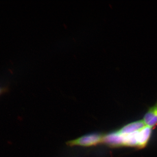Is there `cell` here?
Returning a JSON list of instances; mask_svg holds the SVG:
<instances>
[{
  "label": "cell",
  "mask_w": 157,
  "mask_h": 157,
  "mask_svg": "<svg viewBox=\"0 0 157 157\" xmlns=\"http://www.w3.org/2000/svg\"><path fill=\"white\" fill-rule=\"evenodd\" d=\"M151 130L146 126L132 133L124 134L116 131L104 135L102 143L111 147L124 146L143 148L150 139Z\"/></svg>",
  "instance_id": "1"
},
{
  "label": "cell",
  "mask_w": 157,
  "mask_h": 157,
  "mask_svg": "<svg viewBox=\"0 0 157 157\" xmlns=\"http://www.w3.org/2000/svg\"><path fill=\"white\" fill-rule=\"evenodd\" d=\"M104 135L98 132L90 133L67 142V145L70 147L79 146L91 147L97 146L102 143Z\"/></svg>",
  "instance_id": "2"
},
{
  "label": "cell",
  "mask_w": 157,
  "mask_h": 157,
  "mask_svg": "<svg viewBox=\"0 0 157 157\" xmlns=\"http://www.w3.org/2000/svg\"><path fill=\"white\" fill-rule=\"evenodd\" d=\"M144 122L147 127L152 129L157 125V102L153 107L150 108L144 117Z\"/></svg>",
  "instance_id": "3"
},
{
  "label": "cell",
  "mask_w": 157,
  "mask_h": 157,
  "mask_svg": "<svg viewBox=\"0 0 157 157\" xmlns=\"http://www.w3.org/2000/svg\"><path fill=\"white\" fill-rule=\"evenodd\" d=\"M146 126L143 120L138 121L128 124L117 131L119 133L124 134L132 133L139 131Z\"/></svg>",
  "instance_id": "4"
},
{
  "label": "cell",
  "mask_w": 157,
  "mask_h": 157,
  "mask_svg": "<svg viewBox=\"0 0 157 157\" xmlns=\"http://www.w3.org/2000/svg\"><path fill=\"white\" fill-rule=\"evenodd\" d=\"M9 90H10V89L7 86H2L0 85V97L3 95L9 93Z\"/></svg>",
  "instance_id": "5"
}]
</instances>
